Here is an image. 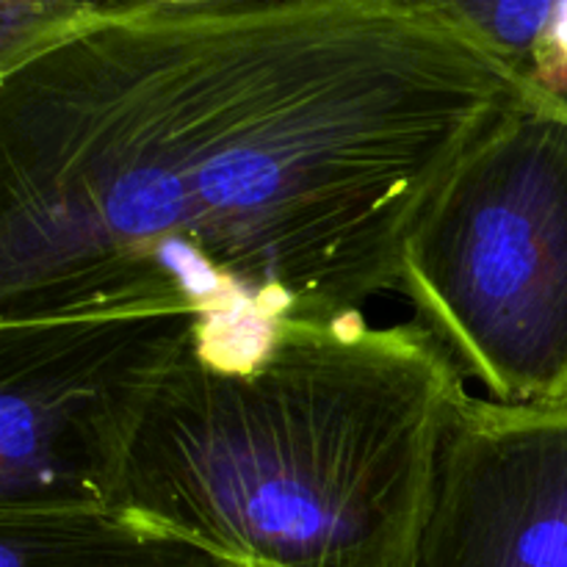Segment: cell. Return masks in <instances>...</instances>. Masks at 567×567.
<instances>
[{
  "label": "cell",
  "instance_id": "obj_1",
  "mask_svg": "<svg viewBox=\"0 0 567 567\" xmlns=\"http://www.w3.org/2000/svg\"><path fill=\"white\" fill-rule=\"evenodd\" d=\"M0 319L363 313L529 86L441 3H0Z\"/></svg>",
  "mask_w": 567,
  "mask_h": 567
},
{
  "label": "cell",
  "instance_id": "obj_2",
  "mask_svg": "<svg viewBox=\"0 0 567 567\" xmlns=\"http://www.w3.org/2000/svg\"><path fill=\"white\" fill-rule=\"evenodd\" d=\"M463 391L415 321H282L225 354L188 330L127 402L109 507L244 567H410Z\"/></svg>",
  "mask_w": 567,
  "mask_h": 567
},
{
  "label": "cell",
  "instance_id": "obj_3",
  "mask_svg": "<svg viewBox=\"0 0 567 567\" xmlns=\"http://www.w3.org/2000/svg\"><path fill=\"white\" fill-rule=\"evenodd\" d=\"M396 291L463 380L567 408V103L529 86L454 164L404 238Z\"/></svg>",
  "mask_w": 567,
  "mask_h": 567
},
{
  "label": "cell",
  "instance_id": "obj_4",
  "mask_svg": "<svg viewBox=\"0 0 567 567\" xmlns=\"http://www.w3.org/2000/svg\"><path fill=\"white\" fill-rule=\"evenodd\" d=\"M192 324L161 305L0 319V509L109 507L127 402Z\"/></svg>",
  "mask_w": 567,
  "mask_h": 567
},
{
  "label": "cell",
  "instance_id": "obj_5",
  "mask_svg": "<svg viewBox=\"0 0 567 567\" xmlns=\"http://www.w3.org/2000/svg\"><path fill=\"white\" fill-rule=\"evenodd\" d=\"M410 567H567V408L460 393Z\"/></svg>",
  "mask_w": 567,
  "mask_h": 567
},
{
  "label": "cell",
  "instance_id": "obj_6",
  "mask_svg": "<svg viewBox=\"0 0 567 567\" xmlns=\"http://www.w3.org/2000/svg\"><path fill=\"white\" fill-rule=\"evenodd\" d=\"M111 507L0 509V567H225Z\"/></svg>",
  "mask_w": 567,
  "mask_h": 567
},
{
  "label": "cell",
  "instance_id": "obj_7",
  "mask_svg": "<svg viewBox=\"0 0 567 567\" xmlns=\"http://www.w3.org/2000/svg\"><path fill=\"white\" fill-rule=\"evenodd\" d=\"M520 78L526 86L540 89L551 97H567V3H557L540 48Z\"/></svg>",
  "mask_w": 567,
  "mask_h": 567
},
{
  "label": "cell",
  "instance_id": "obj_8",
  "mask_svg": "<svg viewBox=\"0 0 567 567\" xmlns=\"http://www.w3.org/2000/svg\"><path fill=\"white\" fill-rule=\"evenodd\" d=\"M225 567H244V565H236V563H227Z\"/></svg>",
  "mask_w": 567,
  "mask_h": 567
},
{
  "label": "cell",
  "instance_id": "obj_9",
  "mask_svg": "<svg viewBox=\"0 0 567 567\" xmlns=\"http://www.w3.org/2000/svg\"><path fill=\"white\" fill-rule=\"evenodd\" d=\"M559 100H563V103H567V97H559Z\"/></svg>",
  "mask_w": 567,
  "mask_h": 567
}]
</instances>
